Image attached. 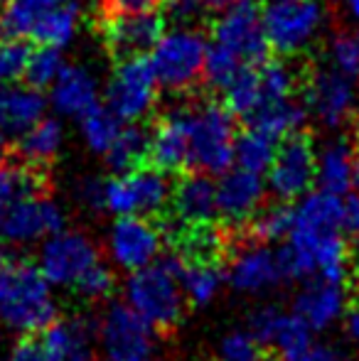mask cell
Returning <instances> with one entry per match:
<instances>
[{
    "label": "cell",
    "mask_w": 359,
    "mask_h": 361,
    "mask_svg": "<svg viewBox=\"0 0 359 361\" xmlns=\"http://www.w3.org/2000/svg\"><path fill=\"white\" fill-rule=\"evenodd\" d=\"M281 258L288 278L345 283L350 251L342 238V197L325 190L305 192L293 207Z\"/></svg>",
    "instance_id": "6da1fadb"
},
{
    "label": "cell",
    "mask_w": 359,
    "mask_h": 361,
    "mask_svg": "<svg viewBox=\"0 0 359 361\" xmlns=\"http://www.w3.org/2000/svg\"><path fill=\"white\" fill-rule=\"evenodd\" d=\"M54 319L57 302L39 268L0 248V324L18 334H37Z\"/></svg>",
    "instance_id": "7a4b0ae2"
},
{
    "label": "cell",
    "mask_w": 359,
    "mask_h": 361,
    "mask_svg": "<svg viewBox=\"0 0 359 361\" xmlns=\"http://www.w3.org/2000/svg\"><path fill=\"white\" fill-rule=\"evenodd\" d=\"M180 268L178 256H160L150 266L128 273L123 302L155 329L175 327L187 302L180 286Z\"/></svg>",
    "instance_id": "3957f363"
},
{
    "label": "cell",
    "mask_w": 359,
    "mask_h": 361,
    "mask_svg": "<svg viewBox=\"0 0 359 361\" xmlns=\"http://www.w3.org/2000/svg\"><path fill=\"white\" fill-rule=\"evenodd\" d=\"M190 121V170L221 175L234 165V114L217 101L187 106Z\"/></svg>",
    "instance_id": "277c9868"
},
{
    "label": "cell",
    "mask_w": 359,
    "mask_h": 361,
    "mask_svg": "<svg viewBox=\"0 0 359 361\" xmlns=\"http://www.w3.org/2000/svg\"><path fill=\"white\" fill-rule=\"evenodd\" d=\"M173 185L168 172L158 167H133L104 180V200L101 207L116 216H150L168 207Z\"/></svg>",
    "instance_id": "5b68a950"
},
{
    "label": "cell",
    "mask_w": 359,
    "mask_h": 361,
    "mask_svg": "<svg viewBox=\"0 0 359 361\" xmlns=\"http://www.w3.org/2000/svg\"><path fill=\"white\" fill-rule=\"evenodd\" d=\"M207 39L195 27H178L160 39L150 49V67L155 72L158 86L168 91H190L202 81Z\"/></svg>",
    "instance_id": "8992f818"
},
{
    "label": "cell",
    "mask_w": 359,
    "mask_h": 361,
    "mask_svg": "<svg viewBox=\"0 0 359 361\" xmlns=\"http://www.w3.org/2000/svg\"><path fill=\"white\" fill-rule=\"evenodd\" d=\"M104 361H158V334L126 302H114L96 329Z\"/></svg>",
    "instance_id": "52a82bcc"
},
{
    "label": "cell",
    "mask_w": 359,
    "mask_h": 361,
    "mask_svg": "<svg viewBox=\"0 0 359 361\" xmlns=\"http://www.w3.org/2000/svg\"><path fill=\"white\" fill-rule=\"evenodd\" d=\"M261 20L269 47L283 57H291L315 39L325 13L317 0H276L261 13Z\"/></svg>",
    "instance_id": "ba28073f"
},
{
    "label": "cell",
    "mask_w": 359,
    "mask_h": 361,
    "mask_svg": "<svg viewBox=\"0 0 359 361\" xmlns=\"http://www.w3.org/2000/svg\"><path fill=\"white\" fill-rule=\"evenodd\" d=\"M219 18L212 27V42L234 52L246 67H259L271 54L264 32V20L251 0H236L219 10Z\"/></svg>",
    "instance_id": "9c48e42d"
},
{
    "label": "cell",
    "mask_w": 359,
    "mask_h": 361,
    "mask_svg": "<svg viewBox=\"0 0 359 361\" xmlns=\"http://www.w3.org/2000/svg\"><path fill=\"white\" fill-rule=\"evenodd\" d=\"M39 248L37 268L54 288H74L77 281L99 263V248L87 233L59 228L47 236Z\"/></svg>",
    "instance_id": "30bf717a"
},
{
    "label": "cell",
    "mask_w": 359,
    "mask_h": 361,
    "mask_svg": "<svg viewBox=\"0 0 359 361\" xmlns=\"http://www.w3.org/2000/svg\"><path fill=\"white\" fill-rule=\"evenodd\" d=\"M158 99V79L148 57L118 59L106 86V106L121 121H140L153 111Z\"/></svg>",
    "instance_id": "8fae6325"
},
{
    "label": "cell",
    "mask_w": 359,
    "mask_h": 361,
    "mask_svg": "<svg viewBox=\"0 0 359 361\" xmlns=\"http://www.w3.org/2000/svg\"><path fill=\"white\" fill-rule=\"evenodd\" d=\"M315 160L317 152L308 133L298 130L286 135L283 145L276 150L269 172V190L281 202L300 200L315 185Z\"/></svg>",
    "instance_id": "7c38bea8"
},
{
    "label": "cell",
    "mask_w": 359,
    "mask_h": 361,
    "mask_svg": "<svg viewBox=\"0 0 359 361\" xmlns=\"http://www.w3.org/2000/svg\"><path fill=\"white\" fill-rule=\"evenodd\" d=\"M64 221L67 216L57 202L42 195L25 197L0 214V241L8 246H30L64 228Z\"/></svg>",
    "instance_id": "4fadbf2b"
},
{
    "label": "cell",
    "mask_w": 359,
    "mask_h": 361,
    "mask_svg": "<svg viewBox=\"0 0 359 361\" xmlns=\"http://www.w3.org/2000/svg\"><path fill=\"white\" fill-rule=\"evenodd\" d=\"M106 251L116 268L133 273L158 261L163 253V233L145 216H116L109 228Z\"/></svg>",
    "instance_id": "5bb4252c"
},
{
    "label": "cell",
    "mask_w": 359,
    "mask_h": 361,
    "mask_svg": "<svg viewBox=\"0 0 359 361\" xmlns=\"http://www.w3.org/2000/svg\"><path fill=\"white\" fill-rule=\"evenodd\" d=\"M165 30V18L158 10L140 13H116L104 15L101 20V39L111 57L128 59L150 52Z\"/></svg>",
    "instance_id": "9a60e30c"
},
{
    "label": "cell",
    "mask_w": 359,
    "mask_h": 361,
    "mask_svg": "<svg viewBox=\"0 0 359 361\" xmlns=\"http://www.w3.org/2000/svg\"><path fill=\"white\" fill-rule=\"evenodd\" d=\"M224 278L236 293L259 298V295L273 293L286 281L288 273L283 266L281 251H273L266 246V241H256L246 243L234 253Z\"/></svg>",
    "instance_id": "2e32d148"
},
{
    "label": "cell",
    "mask_w": 359,
    "mask_h": 361,
    "mask_svg": "<svg viewBox=\"0 0 359 361\" xmlns=\"http://www.w3.org/2000/svg\"><path fill=\"white\" fill-rule=\"evenodd\" d=\"M305 109L312 111L325 128H340L355 111V86L352 79L337 69H315L303 84Z\"/></svg>",
    "instance_id": "e0dca14e"
},
{
    "label": "cell",
    "mask_w": 359,
    "mask_h": 361,
    "mask_svg": "<svg viewBox=\"0 0 359 361\" xmlns=\"http://www.w3.org/2000/svg\"><path fill=\"white\" fill-rule=\"evenodd\" d=\"M251 334L261 347H271L281 361H296L312 342L308 324L296 312H286L276 305L256 310L251 317Z\"/></svg>",
    "instance_id": "ac0fdd59"
},
{
    "label": "cell",
    "mask_w": 359,
    "mask_h": 361,
    "mask_svg": "<svg viewBox=\"0 0 359 361\" xmlns=\"http://www.w3.org/2000/svg\"><path fill=\"white\" fill-rule=\"evenodd\" d=\"M266 197V185L261 175L249 170H226L217 182V216L229 224H246L261 209Z\"/></svg>",
    "instance_id": "d6986e66"
},
{
    "label": "cell",
    "mask_w": 359,
    "mask_h": 361,
    "mask_svg": "<svg viewBox=\"0 0 359 361\" xmlns=\"http://www.w3.org/2000/svg\"><path fill=\"white\" fill-rule=\"evenodd\" d=\"M293 312L308 324L310 332H325L337 324L347 312V290L340 281H322L312 278L296 295Z\"/></svg>",
    "instance_id": "ffe728a7"
},
{
    "label": "cell",
    "mask_w": 359,
    "mask_h": 361,
    "mask_svg": "<svg viewBox=\"0 0 359 361\" xmlns=\"http://www.w3.org/2000/svg\"><path fill=\"white\" fill-rule=\"evenodd\" d=\"M148 160L163 172L190 170V121L187 106L170 111L155 123L148 138Z\"/></svg>",
    "instance_id": "44dd1931"
},
{
    "label": "cell",
    "mask_w": 359,
    "mask_h": 361,
    "mask_svg": "<svg viewBox=\"0 0 359 361\" xmlns=\"http://www.w3.org/2000/svg\"><path fill=\"white\" fill-rule=\"evenodd\" d=\"M173 212L185 226H207L217 216V185L207 172L185 175L173 187Z\"/></svg>",
    "instance_id": "7402d4cb"
},
{
    "label": "cell",
    "mask_w": 359,
    "mask_h": 361,
    "mask_svg": "<svg viewBox=\"0 0 359 361\" xmlns=\"http://www.w3.org/2000/svg\"><path fill=\"white\" fill-rule=\"evenodd\" d=\"M47 101L32 86H0V138L18 140L44 116Z\"/></svg>",
    "instance_id": "603a6c76"
},
{
    "label": "cell",
    "mask_w": 359,
    "mask_h": 361,
    "mask_svg": "<svg viewBox=\"0 0 359 361\" xmlns=\"http://www.w3.org/2000/svg\"><path fill=\"white\" fill-rule=\"evenodd\" d=\"M52 106L57 114L69 118H82L89 109L99 104V84L87 67H67L52 81Z\"/></svg>",
    "instance_id": "cb8c5ba5"
},
{
    "label": "cell",
    "mask_w": 359,
    "mask_h": 361,
    "mask_svg": "<svg viewBox=\"0 0 359 361\" xmlns=\"http://www.w3.org/2000/svg\"><path fill=\"white\" fill-rule=\"evenodd\" d=\"M96 329H99L96 322L87 317L64 319V322L54 319L44 329L42 339L52 347L59 361H99V354L94 352Z\"/></svg>",
    "instance_id": "d4e9b609"
},
{
    "label": "cell",
    "mask_w": 359,
    "mask_h": 361,
    "mask_svg": "<svg viewBox=\"0 0 359 361\" xmlns=\"http://www.w3.org/2000/svg\"><path fill=\"white\" fill-rule=\"evenodd\" d=\"M315 182L330 195L345 197L355 187V150L345 140L327 143L315 160Z\"/></svg>",
    "instance_id": "484cf974"
},
{
    "label": "cell",
    "mask_w": 359,
    "mask_h": 361,
    "mask_svg": "<svg viewBox=\"0 0 359 361\" xmlns=\"http://www.w3.org/2000/svg\"><path fill=\"white\" fill-rule=\"evenodd\" d=\"M308 121V109L298 101H276V104H266L261 106L256 114H251L246 118L249 128H256L261 133L271 135V138L281 140L286 135H293L298 130L305 128Z\"/></svg>",
    "instance_id": "4316f807"
},
{
    "label": "cell",
    "mask_w": 359,
    "mask_h": 361,
    "mask_svg": "<svg viewBox=\"0 0 359 361\" xmlns=\"http://www.w3.org/2000/svg\"><path fill=\"white\" fill-rule=\"evenodd\" d=\"M180 286L185 300L197 307H205L219 295L224 286V273L212 258H195V261H182L180 268Z\"/></svg>",
    "instance_id": "83f0119b"
},
{
    "label": "cell",
    "mask_w": 359,
    "mask_h": 361,
    "mask_svg": "<svg viewBox=\"0 0 359 361\" xmlns=\"http://www.w3.org/2000/svg\"><path fill=\"white\" fill-rule=\"evenodd\" d=\"M62 145H64L62 123L57 118H44V116L18 138L23 160L35 167H42L47 162H52L59 155Z\"/></svg>",
    "instance_id": "f1b7e54d"
},
{
    "label": "cell",
    "mask_w": 359,
    "mask_h": 361,
    "mask_svg": "<svg viewBox=\"0 0 359 361\" xmlns=\"http://www.w3.org/2000/svg\"><path fill=\"white\" fill-rule=\"evenodd\" d=\"M79 15H82V8H79L77 0L72 3H64L59 8L47 10L44 15H39L35 20V25L30 27V35L37 44H52V47H64L74 39L79 30Z\"/></svg>",
    "instance_id": "f546056e"
},
{
    "label": "cell",
    "mask_w": 359,
    "mask_h": 361,
    "mask_svg": "<svg viewBox=\"0 0 359 361\" xmlns=\"http://www.w3.org/2000/svg\"><path fill=\"white\" fill-rule=\"evenodd\" d=\"M72 0H5L0 10V39H23L39 15Z\"/></svg>",
    "instance_id": "4dcf8cb0"
},
{
    "label": "cell",
    "mask_w": 359,
    "mask_h": 361,
    "mask_svg": "<svg viewBox=\"0 0 359 361\" xmlns=\"http://www.w3.org/2000/svg\"><path fill=\"white\" fill-rule=\"evenodd\" d=\"M148 138L150 133H145L140 126H123L111 147L104 152L106 165L116 175L143 165V160H148Z\"/></svg>",
    "instance_id": "1f68e13d"
},
{
    "label": "cell",
    "mask_w": 359,
    "mask_h": 361,
    "mask_svg": "<svg viewBox=\"0 0 359 361\" xmlns=\"http://www.w3.org/2000/svg\"><path fill=\"white\" fill-rule=\"evenodd\" d=\"M278 140L271 135L261 133L256 128H246L241 135L234 138V162L241 170L256 172V175H264L271 167L273 157L278 150Z\"/></svg>",
    "instance_id": "d6a6232c"
},
{
    "label": "cell",
    "mask_w": 359,
    "mask_h": 361,
    "mask_svg": "<svg viewBox=\"0 0 359 361\" xmlns=\"http://www.w3.org/2000/svg\"><path fill=\"white\" fill-rule=\"evenodd\" d=\"M42 175L35 165H8L5 162L0 167V214L8 209L10 204H15L18 200L32 195H42Z\"/></svg>",
    "instance_id": "836d02e7"
},
{
    "label": "cell",
    "mask_w": 359,
    "mask_h": 361,
    "mask_svg": "<svg viewBox=\"0 0 359 361\" xmlns=\"http://www.w3.org/2000/svg\"><path fill=\"white\" fill-rule=\"evenodd\" d=\"M123 128V121L109 109V106H99L89 109L82 116V138L91 152L96 155H104L116 140V135Z\"/></svg>",
    "instance_id": "e575fe53"
},
{
    "label": "cell",
    "mask_w": 359,
    "mask_h": 361,
    "mask_svg": "<svg viewBox=\"0 0 359 361\" xmlns=\"http://www.w3.org/2000/svg\"><path fill=\"white\" fill-rule=\"evenodd\" d=\"M224 94H226L224 106L234 114V118L246 121L251 114H256V111L264 106V96H261L256 67L241 69L239 76H236V79L224 89Z\"/></svg>",
    "instance_id": "d590c367"
},
{
    "label": "cell",
    "mask_w": 359,
    "mask_h": 361,
    "mask_svg": "<svg viewBox=\"0 0 359 361\" xmlns=\"http://www.w3.org/2000/svg\"><path fill=\"white\" fill-rule=\"evenodd\" d=\"M259 74V86H261V96H264V106L266 104H276V101H286L293 96V91L298 89V74L283 59H266L256 67Z\"/></svg>",
    "instance_id": "8d00e7d4"
},
{
    "label": "cell",
    "mask_w": 359,
    "mask_h": 361,
    "mask_svg": "<svg viewBox=\"0 0 359 361\" xmlns=\"http://www.w3.org/2000/svg\"><path fill=\"white\" fill-rule=\"evenodd\" d=\"M64 69V54L62 47H52V44H39L37 49H30L28 64H25V81L32 89H47L52 81L57 79L59 72Z\"/></svg>",
    "instance_id": "74e56055"
},
{
    "label": "cell",
    "mask_w": 359,
    "mask_h": 361,
    "mask_svg": "<svg viewBox=\"0 0 359 361\" xmlns=\"http://www.w3.org/2000/svg\"><path fill=\"white\" fill-rule=\"evenodd\" d=\"M241 69H246V64L236 57L234 52L219 47V44H207L205 54V67H202V81L212 89H226L231 81L239 76Z\"/></svg>",
    "instance_id": "f35d334b"
},
{
    "label": "cell",
    "mask_w": 359,
    "mask_h": 361,
    "mask_svg": "<svg viewBox=\"0 0 359 361\" xmlns=\"http://www.w3.org/2000/svg\"><path fill=\"white\" fill-rule=\"evenodd\" d=\"M293 221V207L273 204L269 209H259L254 214V233L259 241H281L286 238Z\"/></svg>",
    "instance_id": "ab89813d"
},
{
    "label": "cell",
    "mask_w": 359,
    "mask_h": 361,
    "mask_svg": "<svg viewBox=\"0 0 359 361\" xmlns=\"http://www.w3.org/2000/svg\"><path fill=\"white\" fill-rule=\"evenodd\" d=\"M330 59L332 67L340 74L357 79L359 76V35L337 32L330 44Z\"/></svg>",
    "instance_id": "60d3db41"
},
{
    "label": "cell",
    "mask_w": 359,
    "mask_h": 361,
    "mask_svg": "<svg viewBox=\"0 0 359 361\" xmlns=\"http://www.w3.org/2000/svg\"><path fill=\"white\" fill-rule=\"evenodd\" d=\"M217 361H264L261 344L251 332H231L221 339Z\"/></svg>",
    "instance_id": "b9f144b4"
},
{
    "label": "cell",
    "mask_w": 359,
    "mask_h": 361,
    "mask_svg": "<svg viewBox=\"0 0 359 361\" xmlns=\"http://www.w3.org/2000/svg\"><path fill=\"white\" fill-rule=\"evenodd\" d=\"M30 57V47L23 39H0V86L20 79Z\"/></svg>",
    "instance_id": "7bdbcfd3"
},
{
    "label": "cell",
    "mask_w": 359,
    "mask_h": 361,
    "mask_svg": "<svg viewBox=\"0 0 359 361\" xmlns=\"http://www.w3.org/2000/svg\"><path fill=\"white\" fill-rule=\"evenodd\" d=\"M114 273H111V268H106L104 263H94V266L89 268L87 273H84L82 278L77 281V290L82 298L91 300V302H99V300L109 298L111 293H114Z\"/></svg>",
    "instance_id": "ee69618b"
},
{
    "label": "cell",
    "mask_w": 359,
    "mask_h": 361,
    "mask_svg": "<svg viewBox=\"0 0 359 361\" xmlns=\"http://www.w3.org/2000/svg\"><path fill=\"white\" fill-rule=\"evenodd\" d=\"M160 8L165 10L163 18L173 20L180 27H190L192 23H197L205 15L207 5L205 0H163Z\"/></svg>",
    "instance_id": "f6af8a7d"
},
{
    "label": "cell",
    "mask_w": 359,
    "mask_h": 361,
    "mask_svg": "<svg viewBox=\"0 0 359 361\" xmlns=\"http://www.w3.org/2000/svg\"><path fill=\"white\" fill-rule=\"evenodd\" d=\"M5 361H59V357L52 352V347L44 339L25 337L10 349Z\"/></svg>",
    "instance_id": "bcb514c9"
},
{
    "label": "cell",
    "mask_w": 359,
    "mask_h": 361,
    "mask_svg": "<svg viewBox=\"0 0 359 361\" xmlns=\"http://www.w3.org/2000/svg\"><path fill=\"white\" fill-rule=\"evenodd\" d=\"M163 0H101L104 15L116 13H140V10H158Z\"/></svg>",
    "instance_id": "7dc6e473"
},
{
    "label": "cell",
    "mask_w": 359,
    "mask_h": 361,
    "mask_svg": "<svg viewBox=\"0 0 359 361\" xmlns=\"http://www.w3.org/2000/svg\"><path fill=\"white\" fill-rule=\"evenodd\" d=\"M296 361H355V359H352L350 354L342 352V349L332 347V344L310 342V347H308Z\"/></svg>",
    "instance_id": "c3c4849f"
},
{
    "label": "cell",
    "mask_w": 359,
    "mask_h": 361,
    "mask_svg": "<svg viewBox=\"0 0 359 361\" xmlns=\"http://www.w3.org/2000/svg\"><path fill=\"white\" fill-rule=\"evenodd\" d=\"M79 200L82 204H87L89 209H104L101 207V200H104V180H96V177H89L79 185Z\"/></svg>",
    "instance_id": "681fc988"
},
{
    "label": "cell",
    "mask_w": 359,
    "mask_h": 361,
    "mask_svg": "<svg viewBox=\"0 0 359 361\" xmlns=\"http://www.w3.org/2000/svg\"><path fill=\"white\" fill-rule=\"evenodd\" d=\"M342 228H347L352 236H359V195L352 192H347L342 200Z\"/></svg>",
    "instance_id": "f907efd6"
},
{
    "label": "cell",
    "mask_w": 359,
    "mask_h": 361,
    "mask_svg": "<svg viewBox=\"0 0 359 361\" xmlns=\"http://www.w3.org/2000/svg\"><path fill=\"white\" fill-rule=\"evenodd\" d=\"M345 327H347V337L359 347V300L352 302V307H347L345 312Z\"/></svg>",
    "instance_id": "816d5d0a"
},
{
    "label": "cell",
    "mask_w": 359,
    "mask_h": 361,
    "mask_svg": "<svg viewBox=\"0 0 359 361\" xmlns=\"http://www.w3.org/2000/svg\"><path fill=\"white\" fill-rule=\"evenodd\" d=\"M345 10H347V15L359 25V0H345Z\"/></svg>",
    "instance_id": "f5cc1de1"
},
{
    "label": "cell",
    "mask_w": 359,
    "mask_h": 361,
    "mask_svg": "<svg viewBox=\"0 0 359 361\" xmlns=\"http://www.w3.org/2000/svg\"><path fill=\"white\" fill-rule=\"evenodd\" d=\"M231 3H236V0H205L207 10H224L226 5H231Z\"/></svg>",
    "instance_id": "db71d44e"
},
{
    "label": "cell",
    "mask_w": 359,
    "mask_h": 361,
    "mask_svg": "<svg viewBox=\"0 0 359 361\" xmlns=\"http://www.w3.org/2000/svg\"><path fill=\"white\" fill-rule=\"evenodd\" d=\"M8 162V147H5V140L0 138V167Z\"/></svg>",
    "instance_id": "11a10c76"
},
{
    "label": "cell",
    "mask_w": 359,
    "mask_h": 361,
    "mask_svg": "<svg viewBox=\"0 0 359 361\" xmlns=\"http://www.w3.org/2000/svg\"><path fill=\"white\" fill-rule=\"evenodd\" d=\"M355 185H359V152L355 155Z\"/></svg>",
    "instance_id": "9f6ffc18"
},
{
    "label": "cell",
    "mask_w": 359,
    "mask_h": 361,
    "mask_svg": "<svg viewBox=\"0 0 359 361\" xmlns=\"http://www.w3.org/2000/svg\"><path fill=\"white\" fill-rule=\"evenodd\" d=\"M355 258H357V263H359V236H357V241H355Z\"/></svg>",
    "instance_id": "6f0895ef"
},
{
    "label": "cell",
    "mask_w": 359,
    "mask_h": 361,
    "mask_svg": "<svg viewBox=\"0 0 359 361\" xmlns=\"http://www.w3.org/2000/svg\"><path fill=\"white\" fill-rule=\"evenodd\" d=\"M269 3H276V0H269Z\"/></svg>",
    "instance_id": "680465c9"
}]
</instances>
